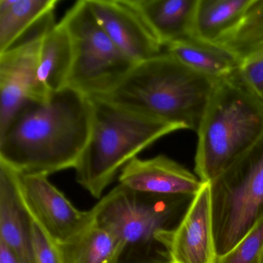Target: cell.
Wrapping results in <instances>:
<instances>
[{
  "label": "cell",
  "mask_w": 263,
  "mask_h": 263,
  "mask_svg": "<svg viewBox=\"0 0 263 263\" xmlns=\"http://www.w3.org/2000/svg\"><path fill=\"white\" fill-rule=\"evenodd\" d=\"M238 71L242 81L263 104V54L241 63Z\"/></svg>",
  "instance_id": "cell-23"
},
{
  "label": "cell",
  "mask_w": 263,
  "mask_h": 263,
  "mask_svg": "<svg viewBox=\"0 0 263 263\" xmlns=\"http://www.w3.org/2000/svg\"><path fill=\"white\" fill-rule=\"evenodd\" d=\"M72 64L71 39L61 21L44 33L40 44L36 79L46 98L67 87Z\"/></svg>",
  "instance_id": "cell-16"
},
{
  "label": "cell",
  "mask_w": 263,
  "mask_h": 263,
  "mask_svg": "<svg viewBox=\"0 0 263 263\" xmlns=\"http://www.w3.org/2000/svg\"><path fill=\"white\" fill-rule=\"evenodd\" d=\"M260 263H263V252L262 255H261V260H260Z\"/></svg>",
  "instance_id": "cell-25"
},
{
  "label": "cell",
  "mask_w": 263,
  "mask_h": 263,
  "mask_svg": "<svg viewBox=\"0 0 263 263\" xmlns=\"http://www.w3.org/2000/svg\"><path fill=\"white\" fill-rule=\"evenodd\" d=\"M172 263H215L210 183L205 182L195 195L187 212L172 234Z\"/></svg>",
  "instance_id": "cell-11"
},
{
  "label": "cell",
  "mask_w": 263,
  "mask_h": 263,
  "mask_svg": "<svg viewBox=\"0 0 263 263\" xmlns=\"http://www.w3.org/2000/svg\"><path fill=\"white\" fill-rule=\"evenodd\" d=\"M209 183L219 257L230 252L263 218V135Z\"/></svg>",
  "instance_id": "cell-6"
},
{
  "label": "cell",
  "mask_w": 263,
  "mask_h": 263,
  "mask_svg": "<svg viewBox=\"0 0 263 263\" xmlns=\"http://www.w3.org/2000/svg\"><path fill=\"white\" fill-rule=\"evenodd\" d=\"M194 197L143 193L119 184L92 209L95 223L119 242L118 263H172L171 238Z\"/></svg>",
  "instance_id": "cell-3"
},
{
  "label": "cell",
  "mask_w": 263,
  "mask_h": 263,
  "mask_svg": "<svg viewBox=\"0 0 263 263\" xmlns=\"http://www.w3.org/2000/svg\"><path fill=\"white\" fill-rule=\"evenodd\" d=\"M263 252V218L230 251L215 263H260Z\"/></svg>",
  "instance_id": "cell-21"
},
{
  "label": "cell",
  "mask_w": 263,
  "mask_h": 263,
  "mask_svg": "<svg viewBox=\"0 0 263 263\" xmlns=\"http://www.w3.org/2000/svg\"><path fill=\"white\" fill-rule=\"evenodd\" d=\"M0 263H21L17 255L5 243L0 241Z\"/></svg>",
  "instance_id": "cell-24"
},
{
  "label": "cell",
  "mask_w": 263,
  "mask_h": 263,
  "mask_svg": "<svg viewBox=\"0 0 263 263\" xmlns=\"http://www.w3.org/2000/svg\"><path fill=\"white\" fill-rule=\"evenodd\" d=\"M238 70L218 81L197 132L195 171L203 183L213 181L263 135V104Z\"/></svg>",
  "instance_id": "cell-5"
},
{
  "label": "cell",
  "mask_w": 263,
  "mask_h": 263,
  "mask_svg": "<svg viewBox=\"0 0 263 263\" xmlns=\"http://www.w3.org/2000/svg\"><path fill=\"white\" fill-rule=\"evenodd\" d=\"M164 49L186 67L218 81L233 74L240 65L224 49L195 38L172 43Z\"/></svg>",
  "instance_id": "cell-18"
},
{
  "label": "cell",
  "mask_w": 263,
  "mask_h": 263,
  "mask_svg": "<svg viewBox=\"0 0 263 263\" xmlns=\"http://www.w3.org/2000/svg\"><path fill=\"white\" fill-rule=\"evenodd\" d=\"M16 178L20 195L33 221L57 244L71 241L95 223L93 209H77L47 175L17 172Z\"/></svg>",
  "instance_id": "cell-8"
},
{
  "label": "cell",
  "mask_w": 263,
  "mask_h": 263,
  "mask_svg": "<svg viewBox=\"0 0 263 263\" xmlns=\"http://www.w3.org/2000/svg\"><path fill=\"white\" fill-rule=\"evenodd\" d=\"M119 184L143 193L195 196L204 183L176 161L160 155L149 159L133 158L121 169Z\"/></svg>",
  "instance_id": "cell-12"
},
{
  "label": "cell",
  "mask_w": 263,
  "mask_h": 263,
  "mask_svg": "<svg viewBox=\"0 0 263 263\" xmlns=\"http://www.w3.org/2000/svg\"><path fill=\"white\" fill-rule=\"evenodd\" d=\"M58 246L64 263H118V239L95 221L71 241Z\"/></svg>",
  "instance_id": "cell-19"
},
{
  "label": "cell",
  "mask_w": 263,
  "mask_h": 263,
  "mask_svg": "<svg viewBox=\"0 0 263 263\" xmlns=\"http://www.w3.org/2000/svg\"><path fill=\"white\" fill-rule=\"evenodd\" d=\"M163 47L194 38L198 0H130Z\"/></svg>",
  "instance_id": "cell-15"
},
{
  "label": "cell",
  "mask_w": 263,
  "mask_h": 263,
  "mask_svg": "<svg viewBox=\"0 0 263 263\" xmlns=\"http://www.w3.org/2000/svg\"><path fill=\"white\" fill-rule=\"evenodd\" d=\"M61 22L73 47L67 87L89 98H103L111 93L138 64L121 51L103 30L88 0L78 1Z\"/></svg>",
  "instance_id": "cell-7"
},
{
  "label": "cell",
  "mask_w": 263,
  "mask_h": 263,
  "mask_svg": "<svg viewBox=\"0 0 263 263\" xmlns=\"http://www.w3.org/2000/svg\"><path fill=\"white\" fill-rule=\"evenodd\" d=\"M33 245L35 263H64L58 244L34 221Z\"/></svg>",
  "instance_id": "cell-22"
},
{
  "label": "cell",
  "mask_w": 263,
  "mask_h": 263,
  "mask_svg": "<svg viewBox=\"0 0 263 263\" xmlns=\"http://www.w3.org/2000/svg\"><path fill=\"white\" fill-rule=\"evenodd\" d=\"M41 38L0 54V136L28 103L47 98L36 79Z\"/></svg>",
  "instance_id": "cell-9"
},
{
  "label": "cell",
  "mask_w": 263,
  "mask_h": 263,
  "mask_svg": "<svg viewBox=\"0 0 263 263\" xmlns=\"http://www.w3.org/2000/svg\"><path fill=\"white\" fill-rule=\"evenodd\" d=\"M219 81L192 70L164 51L137 64L103 98L181 129L198 132Z\"/></svg>",
  "instance_id": "cell-2"
},
{
  "label": "cell",
  "mask_w": 263,
  "mask_h": 263,
  "mask_svg": "<svg viewBox=\"0 0 263 263\" xmlns=\"http://www.w3.org/2000/svg\"><path fill=\"white\" fill-rule=\"evenodd\" d=\"M98 24L137 64L159 56L163 46L130 0H88Z\"/></svg>",
  "instance_id": "cell-10"
},
{
  "label": "cell",
  "mask_w": 263,
  "mask_h": 263,
  "mask_svg": "<svg viewBox=\"0 0 263 263\" xmlns=\"http://www.w3.org/2000/svg\"><path fill=\"white\" fill-rule=\"evenodd\" d=\"M252 0H198L194 38L218 45L239 24Z\"/></svg>",
  "instance_id": "cell-17"
},
{
  "label": "cell",
  "mask_w": 263,
  "mask_h": 263,
  "mask_svg": "<svg viewBox=\"0 0 263 263\" xmlns=\"http://www.w3.org/2000/svg\"><path fill=\"white\" fill-rule=\"evenodd\" d=\"M90 98L70 87L28 103L0 136V161L18 173L75 168L90 138Z\"/></svg>",
  "instance_id": "cell-1"
},
{
  "label": "cell",
  "mask_w": 263,
  "mask_h": 263,
  "mask_svg": "<svg viewBox=\"0 0 263 263\" xmlns=\"http://www.w3.org/2000/svg\"><path fill=\"white\" fill-rule=\"evenodd\" d=\"M90 101L93 116L90 138L74 169L78 184L101 199L129 161L160 138L181 128L105 98H92Z\"/></svg>",
  "instance_id": "cell-4"
},
{
  "label": "cell",
  "mask_w": 263,
  "mask_h": 263,
  "mask_svg": "<svg viewBox=\"0 0 263 263\" xmlns=\"http://www.w3.org/2000/svg\"><path fill=\"white\" fill-rule=\"evenodd\" d=\"M216 46L239 64L263 54V0H252L236 28Z\"/></svg>",
  "instance_id": "cell-20"
},
{
  "label": "cell",
  "mask_w": 263,
  "mask_h": 263,
  "mask_svg": "<svg viewBox=\"0 0 263 263\" xmlns=\"http://www.w3.org/2000/svg\"><path fill=\"white\" fill-rule=\"evenodd\" d=\"M16 177V171L0 161V241L21 263H35L33 219L20 195Z\"/></svg>",
  "instance_id": "cell-14"
},
{
  "label": "cell",
  "mask_w": 263,
  "mask_h": 263,
  "mask_svg": "<svg viewBox=\"0 0 263 263\" xmlns=\"http://www.w3.org/2000/svg\"><path fill=\"white\" fill-rule=\"evenodd\" d=\"M59 0H0V54L41 39L55 24Z\"/></svg>",
  "instance_id": "cell-13"
}]
</instances>
